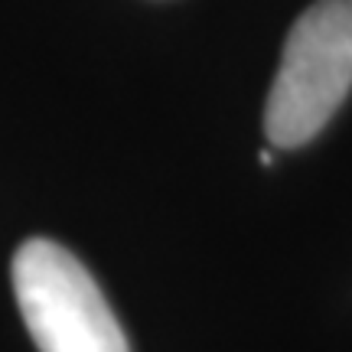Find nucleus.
Returning <instances> with one entry per match:
<instances>
[{
    "mask_svg": "<svg viewBox=\"0 0 352 352\" xmlns=\"http://www.w3.org/2000/svg\"><path fill=\"white\" fill-rule=\"evenodd\" d=\"M352 88V0H316L294 23L274 85L267 91L264 131L274 147L314 140Z\"/></svg>",
    "mask_w": 352,
    "mask_h": 352,
    "instance_id": "nucleus-1",
    "label": "nucleus"
},
{
    "mask_svg": "<svg viewBox=\"0 0 352 352\" xmlns=\"http://www.w3.org/2000/svg\"><path fill=\"white\" fill-rule=\"evenodd\" d=\"M10 277L39 352H131L101 287L69 248L50 239L23 241Z\"/></svg>",
    "mask_w": 352,
    "mask_h": 352,
    "instance_id": "nucleus-2",
    "label": "nucleus"
}]
</instances>
